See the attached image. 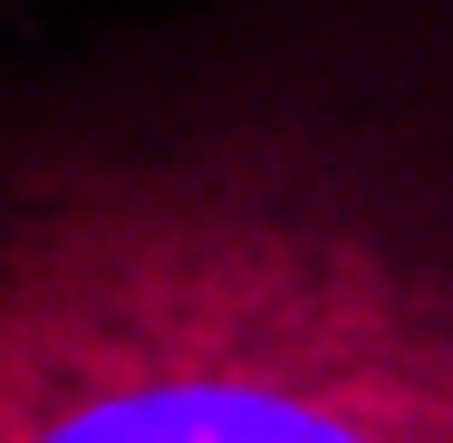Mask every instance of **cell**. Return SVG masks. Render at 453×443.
Instances as JSON below:
<instances>
[{
	"mask_svg": "<svg viewBox=\"0 0 453 443\" xmlns=\"http://www.w3.org/2000/svg\"><path fill=\"white\" fill-rule=\"evenodd\" d=\"M0 443H453V0L10 29Z\"/></svg>",
	"mask_w": 453,
	"mask_h": 443,
	"instance_id": "1",
	"label": "cell"
}]
</instances>
